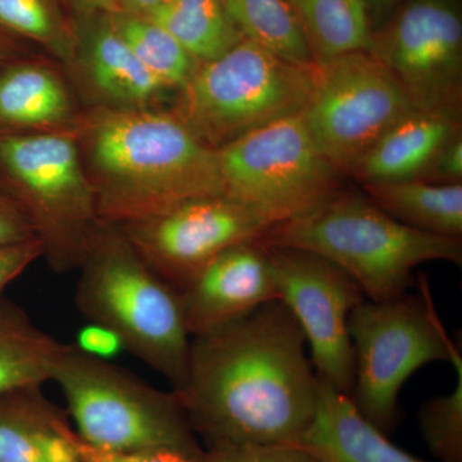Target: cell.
<instances>
[{"label":"cell","instance_id":"2e32d148","mask_svg":"<svg viewBox=\"0 0 462 462\" xmlns=\"http://www.w3.org/2000/svg\"><path fill=\"white\" fill-rule=\"evenodd\" d=\"M291 445L316 462H425L394 446L351 398L321 380L314 420Z\"/></svg>","mask_w":462,"mask_h":462},{"label":"cell","instance_id":"d4e9b609","mask_svg":"<svg viewBox=\"0 0 462 462\" xmlns=\"http://www.w3.org/2000/svg\"><path fill=\"white\" fill-rule=\"evenodd\" d=\"M107 16L118 35L154 78L169 89H184L199 62L171 33L149 17L121 11Z\"/></svg>","mask_w":462,"mask_h":462},{"label":"cell","instance_id":"9c48e42d","mask_svg":"<svg viewBox=\"0 0 462 462\" xmlns=\"http://www.w3.org/2000/svg\"><path fill=\"white\" fill-rule=\"evenodd\" d=\"M224 194L275 225L339 191V171L321 153L302 115L254 130L217 149Z\"/></svg>","mask_w":462,"mask_h":462},{"label":"cell","instance_id":"5bb4252c","mask_svg":"<svg viewBox=\"0 0 462 462\" xmlns=\"http://www.w3.org/2000/svg\"><path fill=\"white\" fill-rule=\"evenodd\" d=\"M179 293L191 338L227 327L279 300L269 252L260 240L226 249Z\"/></svg>","mask_w":462,"mask_h":462},{"label":"cell","instance_id":"1f68e13d","mask_svg":"<svg viewBox=\"0 0 462 462\" xmlns=\"http://www.w3.org/2000/svg\"><path fill=\"white\" fill-rule=\"evenodd\" d=\"M75 346L84 354L108 361L124 349L123 342L114 331L96 322H89L87 327L81 328Z\"/></svg>","mask_w":462,"mask_h":462},{"label":"cell","instance_id":"8992f818","mask_svg":"<svg viewBox=\"0 0 462 462\" xmlns=\"http://www.w3.org/2000/svg\"><path fill=\"white\" fill-rule=\"evenodd\" d=\"M0 173L51 269H79L100 221L76 130L0 132Z\"/></svg>","mask_w":462,"mask_h":462},{"label":"cell","instance_id":"d6986e66","mask_svg":"<svg viewBox=\"0 0 462 462\" xmlns=\"http://www.w3.org/2000/svg\"><path fill=\"white\" fill-rule=\"evenodd\" d=\"M72 115L71 97L53 69L32 62L0 69V127L5 132L66 129Z\"/></svg>","mask_w":462,"mask_h":462},{"label":"cell","instance_id":"f1b7e54d","mask_svg":"<svg viewBox=\"0 0 462 462\" xmlns=\"http://www.w3.org/2000/svg\"><path fill=\"white\" fill-rule=\"evenodd\" d=\"M74 442L84 462H209L206 449L185 451L178 448H157L133 454H111L85 445L76 436L75 430Z\"/></svg>","mask_w":462,"mask_h":462},{"label":"cell","instance_id":"277c9868","mask_svg":"<svg viewBox=\"0 0 462 462\" xmlns=\"http://www.w3.org/2000/svg\"><path fill=\"white\" fill-rule=\"evenodd\" d=\"M78 270L79 311L114 331L125 351L179 391L187 379L191 342L180 293L142 260L114 225L100 224Z\"/></svg>","mask_w":462,"mask_h":462},{"label":"cell","instance_id":"30bf717a","mask_svg":"<svg viewBox=\"0 0 462 462\" xmlns=\"http://www.w3.org/2000/svg\"><path fill=\"white\" fill-rule=\"evenodd\" d=\"M314 96L302 114L310 135L340 172L416 109L382 63L367 51L316 63Z\"/></svg>","mask_w":462,"mask_h":462},{"label":"cell","instance_id":"cb8c5ba5","mask_svg":"<svg viewBox=\"0 0 462 462\" xmlns=\"http://www.w3.org/2000/svg\"><path fill=\"white\" fill-rule=\"evenodd\" d=\"M243 38L256 42L276 57L298 66H315L287 0H224Z\"/></svg>","mask_w":462,"mask_h":462},{"label":"cell","instance_id":"5b68a950","mask_svg":"<svg viewBox=\"0 0 462 462\" xmlns=\"http://www.w3.org/2000/svg\"><path fill=\"white\" fill-rule=\"evenodd\" d=\"M76 436L99 451H203L175 392L160 391L108 360L62 343L51 370Z\"/></svg>","mask_w":462,"mask_h":462},{"label":"cell","instance_id":"3957f363","mask_svg":"<svg viewBox=\"0 0 462 462\" xmlns=\"http://www.w3.org/2000/svg\"><path fill=\"white\" fill-rule=\"evenodd\" d=\"M260 242L266 247L298 249L325 258L373 302L406 294L419 264H462L461 238L412 229L366 196L340 190L309 211L273 225Z\"/></svg>","mask_w":462,"mask_h":462},{"label":"cell","instance_id":"f546056e","mask_svg":"<svg viewBox=\"0 0 462 462\" xmlns=\"http://www.w3.org/2000/svg\"><path fill=\"white\" fill-rule=\"evenodd\" d=\"M42 254L44 251L38 238L0 247V298L5 288L26 272L30 264L42 258Z\"/></svg>","mask_w":462,"mask_h":462},{"label":"cell","instance_id":"d590c367","mask_svg":"<svg viewBox=\"0 0 462 462\" xmlns=\"http://www.w3.org/2000/svg\"><path fill=\"white\" fill-rule=\"evenodd\" d=\"M5 35L7 33L0 32V69L11 62V58L14 56V51H12L14 47Z\"/></svg>","mask_w":462,"mask_h":462},{"label":"cell","instance_id":"7402d4cb","mask_svg":"<svg viewBox=\"0 0 462 462\" xmlns=\"http://www.w3.org/2000/svg\"><path fill=\"white\" fill-rule=\"evenodd\" d=\"M315 63L369 51L372 32L364 0H287Z\"/></svg>","mask_w":462,"mask_h":462},{"label":"cell","instance_id":"ba28073f","mask_svg":"<svg viewBox=\"0 0 462 462\" xmlns=\"http://www.w3.org/2000/svg\"><path fill=\"white\" fill-rule=\"evenodd\" d=\"M355 355L351 398L357 411L385 436L401 421L400 392L420 367L451 363L456 340L438 318L425 278L420 293L373 302L365 300L348 318Z\"/></svg>","mask_w":462,"mask_h":462},{"label":"cell","instance_id":"83f0119b","mask_svg":"<svg viewBox=\"0 0 462 462\" xmlns=\"http://www.w3.org/2000/svg\"><path fill=\"white\" fill-rule=\"evenodd\" d=\"M209 462H316L293 445L229 447L206 449Z\"/></svg>","mask_w":462,"mask_h":462},{"label":"cell","instance_id":"9a60e30c","mask_svg":"<svg viewBox=\"0 0 462 462\" xmlns=\"http://www.w3.org/2000/svg\"><path fill=\"white\" fill-rule=\"evenodd\" d=\"M76 32V57L89 85L112 108H148L169 88L136 58L107 14L84 16Z\"/></svg>","mask_w":462,"mask_h":462},{"label":"cell","instance_id":"e575fe53","mask_svg":"<svg viewBox=\"0 0 462 462\" xmlns=\"http://www.w3.org/2000/svg\"><path fill=\"white\" fill-rule=\"evenodd\" d=\"M167 2L169 0H121L120 11L138 16H149Z\"/></svg>","mask_w":462,"mask_h":462},{"label":"cell","instance_id":"52a82bcc","mask_svg":"<svg viewBox=\"0 0 462 462\" xmlns=\"http://www.w3.org/2000/svg\"><path fill=\"white\" fill-rule=\"evenodd\" d=\"M318 69L298 66L243 39L199 63L182 90L179 117L215 149L279 120L302 115Z\"/></svg>","mask_w":462,"mask_h":462},{"label":"cell","instance_id":"836d02e7","mask_svg":"<svg viewBox=\"0 0 462 462\" xmlns=\"http://www.w3.org/2000/svg\"><path fill=\"white\" fill-rule=\"evenodd\" d=\"M83 16L108 14L120 11L121 0H75Z\"/></svg>","mask_w":462,"mask_h":462},{"label":"cell","instance_id":"484cf974","mask_svg":"<svg viewBox=\"0 0 462 462\" xmlns=\"http://www.w3.org/2000/svg\"><path fill=\"white\" fill-rule=\"evenodd\" d=\"M0 32L38 42L62 62L74 63L76 32L56 0H0Z\"/></svg>","mask_w":462,"mask_h":462},{"label":"cell","instance_id":"4fadbf2b","mask_svg":"<svg viewBox=\"0 0 462 462\" xmlns=\"http://www.w3.org/2000/svg\"><path fill=\"white\" fill-rule=\"evenodd\" d=\"M272 224L239 200H187L163 214L117 226L142 260L176 291L224 251L263 239Z\"/></svg>","mask_w":462,"mask_h":462},{"label":"cell","instance_id":"7a4b0ae2","mask_svg":"<svg viewBox=\"0 0 462 462\" xmlns=\"http://www.w3.org/2000/svg\"><path fill=\"white\" fill-rule=\"evenodd\" d=\"M78 133L100 224L138 223L187 200L224 194L217 149L178 115L103 107Z\"/></svg>","mask_w":462,"mask_h":462},{"label":"cell","instance_id":"6da1fadb","mask_svg":"<svg viewBox=\"0 0 462 462\" xmlns=\"http://www.w3.org/2000/svg\"><path fill=\"white\" fill-rule=\"evenodd\" d=\"M303 331L273 300L190 342L179 400L205 449L291 445L314 420L320 379Z\"/></svg>","mask_w":462,"mask_h":462},{"label":"cell","instance_id":"ffe728a7","mask_svg":"<svg viewBox=\"0 0 462 462\" xmlns=\"http://www.w3.org/2000/svg\"><path fill=\"white\" fill-rule=\"evenodd\" d=\"M367 199L412 229L461 238L462 184H436L422 179L363 184Z\"/></svg>","mask_w":462,"mask_h":462},{"label":"cell","instance_id":"7c38bea8","mask_svg":"<svg viewBox=\"0 0 462 462\" xmlns=\"http://www.w3.org/2000/svg\"><path fill=\"white\" fill-rule=\"evenodd\" d=\"M369 53L420 111L458 116L462 97V23L452 0H412Z\"/></svg>","mask_w":462,"mask_h":462},{"label":"cell","instance_id":"603a6c76","mask_svg":"<svg viewBox=\"0 0 462 462\" xmlns=\"http://www.w3.org/2000/svg\"><path fill=\"white\" fill-rule=\"evenodd\" d=\"M145 17L171 33L199 63L220 57L245 39L224 0H169Z\"/></svg>","mask_w":462,"mask_h":462},{"label":"cell","instance_id":"4dcf8cb0","mask_svg":"<svg viewBox=\"0 0 462 462\" xmlns=\"http://www.w3.org/2000/svg\"><path fill=\"white\" fill-rule=\"evenodd\" d=\"M36 238L32 221L16 200L0 189V247Z\"/></svg>","mask_w":462,"mask_h":462},{"label":"cell","instance_id":"e0dca14e","mask_svg":"<svg viewBox=\"0 0 462 462\" xmlns=\"http://www.w3.org/2000/svg\"><path fill=\"white\" fill-rule=\"evenodd\" d=\"M460 135V118L413 109L394 124L351 169L363 184L421 179L439 152Z\"/></svg>","mask_w":462,"mask_h":462},{"label":"cell","instance_id":"8fae6325","mask_svg":"<svg viewBox=\"0 0 462 462\" xmlns=\"http://www.w3.org/2000/svg\"><path fill=\"white\" fill-rule=\"evenodd\" d=\"M266 248L279 300L303 331L316 375L351 396L355 355L348 318L366 300L363 291L325 258L298 249Z\"/></svg>","mask_w":462,"mask_h":462},{"label":"cell","instance_id":"d6a6232c","mask_svg":"<svg viewBox=\"0 0 462 462\" xmlns=\"http://www.w3.org/2000/svg\"><path fill=\"white\" fill-rule=\"evenodd\" d=\"M422 180L436 184H461L462 180V139L460 135L452 139L436 160L433 161Z\"/></svg>","mask_w":462,"mask_h":462},{"label":"cell","instance_id":"ac0fdd59","mask_svg":"<svg viewBox=\"0 0 462 462\" xmlns=\"http://www.w3.org/2000/svg\"><path fill=\"white\" fill-rule=\"evenodd\" d=\"M42 388L0 397V462H84L74 428Z\"/></svg>","mask_w":462,"mask_h":462},{"label":"cell","instance_id":"4316f807","mask_svg":"<svg viewBox=\"0 0 462 462\" xmlns=\"http://www.w3.org/2000/svg\"><path fill=\"white\" fill-rule=\"evenodd\" d=\"M461 349V338H458L451 358L456 372L451 393L425 401L418 415L422 439L439 462H462Z\"/></svg>","mask_w":462,"mask_h":462},{"label":"cell","instance_id":"8d00e7d4","mask_svg":"<svg viewBox=\"0 0 462 462\" xmlns=\"http://www.w3.org/2000/svg\"><path fill=\"white\" fill-rule=\"evenodd\" d=\"M366 2L383 3V2H387V0H364V3H366Z\"/></svg>","mask_w":462,"mask_h":462},{"label":"cell","instance_id":"44dd1931","mask_svg":"<svg viewBox=\"0 0 462 462\" xmlns=\"http://www.w3.org/2000/svg\"><path fill=\"white\" fill-rule=\"evenodd\" d=\"M60 346L21 307L0 298V397L50 383Z\"/></svg>","mask_w":462,"mask_h":462}]
</instances>
